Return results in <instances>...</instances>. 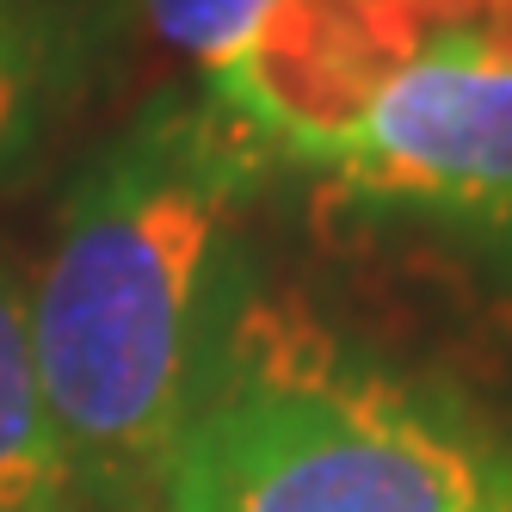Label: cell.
<instances>
[{"instance_id":"7a4b0ae2","label":"cell","mask_w":512,"mask_h":512,"mask_svg":"<svg viewBox=\"0 0 512 512\" xmlns=\"http://www.w3.org/2000/svg\"><path fill=\"white\" fill-rule=\"evenodd\" d=\"M161 512H512V438L303 309L247 303Z\"/></svg>"},{"instance_id":"8992f818","label":"cell","mask_w":512,"mask_h":512,"mask_svg":"<svg viewBox=\"0 0 512 512\" xmlns=\"http://www.w3.org/2000/svg\"><path fill=\"white\" fill-rule=\"evenodd\" d=\"M75 93V31L56 0H0V192L50 142Z\"/></svg>"},{"instance_id":"5b68a950","label":"cell","mask_w":512,"mask_h":512,"mask_svg":"<svg viewBox=\"0 0 512 512\" xmlns=\"http://www.w3.org/2000/svg\"><path fill=\"white\" fill-rule=\"evenodd\" d=\"M0 512H87L31 358L25 272L0 247Z\"/></svg>"},{"instance_id":"277c9868","label":"cell","mask_w":512,"mask_h":512,"mask_svg":"<svg viewBox=\"0 0 512 512\" xmlns=\"http://www.w3.org/2000/svg\"><path fill=\"white\" fill-rule=\"evenodd\" d=\"M426 44L432 31L408 0H266L247 44L204 75V93L272 167L321 173Z\"/></svg>"},{"instance_id":"3957f363","label":"cell","mask_w":512,"mask_h":512,"mask_svg":"<svg viewBox=\"0 0 512 512\" xmlns=\"http://www.w3.org/2000/svg\"><path fill=\"white\" fill-rule=\"evenodd\" d=\"M334 198L469 223L512 247V62L438 38L321 167Z\"/></svg>"},{"instance_id":"52a82bcc","label":"cell","mask_w":512,"mask_h":512,"mask_svg":"<svg viewBox=\"0 0 512 512\" xmlns=\"http://www.w3.org/2000/svg\"><path fill=\"white\" fill-rule=\"evenodd\" d=\"M136 13L155 44L179 50L210 75L216 62H229L247 44V31L266 13V0H136Z\"/></svg>"},{"instance_id":"9c48e42d","label":"cell","mask_w":512,"mask_h":512,"mask_svg":"<svg viewBox=\"0 0 512 512\" xmlns=\"http://www.w3.org/2000/svg\"><path fill=\"white\" fill-rule=\"evenodd\" d=\"M463 38H469L475 50H488V56L512 62V0H494V7H488V19L475 25V31H463Z\"/></svg>"},{"instance_id":"6da1fadb","label":"cell","mask_w":512,"mask_h":512,"mask_svg":"<svg viewBox=\"0 0 512 512\" xmlns=\"http://www.w3.org/2000/svg\"><path fill=\"white\" fill-rule=\"evenodd\" d=\"M260 173L266 149L210 93H167L68 186L25 321L87 512H161L173 451L253 303Z\"/></svg>"},{"instance_id":"ba28073f","label":"cell","mask_w":512,"mask_h":512,"mask_svg":"<svg viewBox=\"0 0 512 512\" xmlns=\"http://www.w3.org/2000/svg\"><path fill=\"white\" fill-rule=\"evenodd\" d=\"M408 7L420 13V25L432 31V44H438V38H463V31H475L488 19L494 0H408Z\"/></svg>"}]
</instances>
